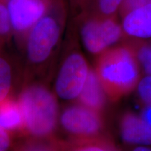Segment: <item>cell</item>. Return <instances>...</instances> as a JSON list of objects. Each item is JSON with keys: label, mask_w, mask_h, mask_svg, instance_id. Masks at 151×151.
<instances>
[{"label": "cell", "mask_w": 151, "mask_h": 151, "mask_svg": "<svg viewBox=\"0 0 151 151\" xmlns=\"http://www.w3.org/2000/svg\"><path fill=\"white\" fill-rule=\"evenodd\" d=\"M94 71L113 101L130 93L139 80V64L129 45L110 48L98 55Z\"/></svg>", "instance_id": "6da1fadb"}, {"label": "cell", "mask_w": 151, "mask_h": 151, "mask_svg": "<svg viewBox=\"0 0 151 151\" xmlns=\"http://www.w3.org/2000/svg\"><path fill=\"white\" fill-rule=\"evenodd\" d=\"M66 13L64 0H52L46 14L26 35L24 54L30 66L41 67L50 61L61 39Z\"/></svg>", "instance_id": "7a4b0ae2"}, {"label": "cell", "mask_w": 151, "mask_h": 151, "mask_svg": "<svg viewBox=\"0 0 151 151\" xmlns=\"http://www.w3.org/2000/svg\"><path fill=\"white\" fill-rule=\"evenodd\" d=\"M18 102L24 127L32 137L50 138L58 119V106L54 94L42 84H31L22 90Z\"/></svg>", "instance_id": "3957f363"}, {"label": "cell", "mask_w": 151, "mask_h": 151, "mask_svg": "<svg viewBox=\"0 0 151 151\" xmlns=\"http://www.w3.org/2000/svg\"><path fill=\"white\" fill-rule=\"evenodd\" d=\"M78 22L83 45L94 55H99L110 48L124 34L116 16L103 18L81 13Z\"/></svg>", "instance_id": "277c9868"}, {"label": "cell", "mask_w": 151, "mask_h": 151, "mask_svg": "<svg viewBox=\"0 0 151 151\" xmlns=\"http://www.w3.org/2000/svg\"><path fill=\"white\" fill-rule=\"evenodd\" d=\"M90 69L83 55L72 50L66 55L56 77L55 92L64 100L78 97L82 91Z\"/></svg>", "instance_id": "5b68a950"}, {"label": "cell", "mask_w": 151, "mask_h": 151, "mask_svg": "<svg viewBox=\"0 0 151 151\" xmlns=\"http://www.w3.org/2000/svg\"><path fill=\"white\" fill-rule=\"evenodd\" d=\"M60 124L72 138H90L103 136L102 118L99 112L81 104L67 107L60 116Z\"/></svg>", "instance_id": "8992f818"}, {"label": "cell", "mask_w": 151, "mask_h": 151, "mask_svg": "<svg viewBox=\"0 0 151 151\" xmlns=\"http://www.w3.org/2000/svg\"><path fill=\"white\" fill-rule=\"evenodd\" d=\"M50 3L43 0H9L6 6L13 33L25 37L31 28L46 14Z\"/></svg>", "instance_id": "52a82bcc"}, {"label": "cell", "mask_w": 151, "mask_h": 151, "mask_svg": "<svg viewBox=\"0 0 151 151\" xmlns=\"http://www.w3.org/2000/svg\"><path fill=\"white\" fill-rule=\"evenodd\" d=\"M123 32L130 37L143 40L151 38V3L132 9L122 16Z\"/></svg>", "instance_id": "ba28073f"}, {"label": "cell", "mask_w": 151, "mask_h": 151, "mask_svg": "<svg viewBox=\"0 0 151 151\" xmlns=\"http://www.w3.org/2000/svg\"><path fill=\"white\" fill-rule=\"evenodd\" d=\"M121 136L129 144L151 145V126L134 113H127L120 121Z\"/></svg>", "instance_id": "9c48e42d"}, {"label": "cell", "mask_w": 151, "mask_h": 151, "mask_svg": "<svg viewBox=\"0 0 151 151\" xmlns=\"http://www.w3.org/2000/svg\"><path fill=\"white\" fill-rule=\"evenodd\" d=\"M78 99L81 104L97 112L101 113L104 108L106 93L94 70L90 69Z\"/></svg>", "instance_id": "30bf717a"}, {"label": "cell", "mask_w": 151, "mask_h": 151, "mask_svg": "<svg viewBox=\"0 0 151 151\" xmlns=\"http://www.w3.org/2000/svg\"><path fill=\"white\" fill-rule=\"evenodd\" d=\"M62 151H120L110 139L104 136L90 138H71L60 141Z\"/></svg>", "instance_id": "8fae6325"}, {"label": "cell", "mask_w": 151, "mask_h": 151, "mask_svg": "<svg viewBox=\"0 0 151 151\" xmlns=\"http://www.w3.org/2000/svg\"><path fill=\"white\" fill-rule=\"evenodd\" d=\"M0 126L8 132L24 127L23 116L18 101L8 99L0 103Z\"/></svg>", "instance_id": "7c38bea8"}, {"label": "cell", "mask_w": 151, "mask_h": 151, "mask_svg": "<svg viewBox=\"0 0 151 151\" xmlns=\"http://www.w3.org/2000/svg\"><path fill=\"white\" fill-rule=\"evenodd\" d=\"M123 1L124 0H84L79 6L82 9L81 13L108 18L116 16Z\"/></svg>", "instance_id": "4fadbf2b"}, {"label": "cell", "mask_w": 151, "mask_h": 151, "mask_svg": "<svg viewBox=\"0 0 151 151\" xmlns=\"http://www.w3.org/2000/svg\"><path fill=\"white\" fill-rule=\"evenodd\" d=\"M0 44V103L9 99L14 81V70L11 59Z\"/></svg>", "instance_id": "5bb4252c"}, {"label": "cell", "mask_w": 151, "mask_h": 151, "mask_svg": "<svg viewBox=\"0 0 151 151\" xmlns=\"http://www.w3.org/2000/svg\"><path fill=\"white\" fill-rule=\"evenodd\" d=\"M14 151H62L60 141L48 139H36L32 138L29 140L17 146Z\"/></svg>", "instance_id": "9a60e30c"}, {"label": "cell", "mask_w": 151, "mask_h": 151, "mask_svg": "<svg viewBox=\"0 0 151 151\" xmlns=\"http://www.w3.org/2000/svg\"><path fill=\"white\" fill-rule=\"evenodd\" d=\"M129 46L133 49L138 63H140L145 73L151 76V43L139 41Z\"/></svg>", "instance_id": "2e32d148"}, {"label": "cell", "mask_w": 151, "mask_h": 151, "mask_svg": "<svg viewBox=\"0 0 151 151\" xmlns=\"http://www.w3.org/2000/svg\"><path fill=\"white\" fill-rule=\"evenodd\" d=\"M13 34L6 4L0 0V44L4 45Z\"/></svg>", "instance_id": "e0dca14e"}, {"label": "cell", "mask_w": 151, "mask_h": 151, "mask_svg": "<svg viewBox=\"0 0 151 151\" xmlns=\"http://www.w3.org/2000/svg\"><path fill=\"white\" fill-rule=\"evenodd\" d=\"M138 93L143 102L151 106V76L145 77L139 82Z\"/></svg>", "instance_id": "ac0fdd59"}, {"label": "cell", "mask_w": 151, "mask_h": 151, "mask_svg": "<svg viewBox=\"0 0 151 151\" xmlns=\"http://www.w3.org/2000/svg\"><path fill=\"white\" fill-rule=\"evenodd\" d=\"M151 3V0H124L120 13L121 16L122 15L141 6L148 4Z\"/></svg>", "instance_id": "d6986e66"}, {"label": "cell", "mask_w": 151, "mask_h": 151, "mask_svg": "<svg viewBox=\"0 0 151 151\" xmlns=\"http://www.w3.org/2000/svg\"><path fill=\"white\" fill-rule=\"evenodd\" d=\"M11 144L12 141L9 132L0 126V151H8Z\"/></svg>", "instance_id": "ffe728a7"}, {"label": "cell", "mask_w": 151, "mask_h": 151, "mask_svg": "<svg viewBox=\"0 0 151 151\" xmlns=\"http://www.w3.org/2000/svg\"><path fill=\"white\" fill-rule=\"evenodd\" d=\"M142 118L151 126V106L146 105L142 113Z\"/></svg>", "instance_id": "44dd1931"}, {"label": "cell", "mask_w": 151, "mask_h": 151, "mask_svg": "<svg viewBox=\"0 0 151 151\" xmlns=\"http://www.w3.org/2000/svg\"><path fill=\"white\" fill-rule=\"evenodd\" d=\"M133 151H151V149L149 148H147V147L140 146V147H137V148H134L133 150Z\"/></svg>", "instance_id": "7402d4cb"}, {"label": "cell", "mask_w": 151, "mask_h": 151, "mask_svg": "<svg viewBox=\"0 0 151 151\" xmlns=\"http://www.w3.org/2000/svg\"><path fill=\"white\" fill-rule=\"evenodd\" d=\"M83 1L84 0H70V1L71 3L75 4H77L78 6L80 5Z\"/></svg>", "instance_id": "603a6c76"}, {"label": "cell", "mask_w": 151, "mask_h": 151, "mask_svg": "<svg viewBox=\"0 0 151 151\" xmlns=\"http://www.w3.org/2000/svg\"><path fill=\"white\" fill-rule=\"evenodd\" d=\"M1 1H4V2H5L6 4H7V2H8L9 0H1Z\"/></svg>", "instance_id": "cb8c5ba5"}, {"label": "cell", "mask_w": 151, "mask_h": 151, "mask_svg": "<svg viewBox=\"0 0 151 151\" xmlns=\"http://www.w3.org/2000/svg\"><path fill=\"white\" fill-rule=\"evenodd\" d=\"M43 1H47V2H49V3H50V1H52V0H43Z\"/></svg>", "instance_id": "d4e9b609"}]
</instances>
